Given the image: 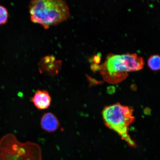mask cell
Wrapping results in <instances>:
<instances>
[{"label": "cell", "mask_w": 160, "mask_h": 160, "mask_svg": "<svg viewBox=\"0 0 160 160\" xmlns=\"http://www.w3.org/2000/svg\"><path fill=\"white\" fill-rule=\"evenodd\" d=\"M41 148L31 142H21L12 133L0 140V160H42Z\"/></svg>", "instance_id": "3"}, {"label": "cell", "mask_w": 160, "mask_h": 160, "mask_svg": "<svg viewBox=\"0 0 160 160\" xmlns=\"http://www.w3.org/2000/svg\"><path fill=\"white\" fill-rule=\"evenodd\" d=\"M148 65L150 69L153 71H158L160 68V57L155 54L150 56L148 59Z\"/></svg>", "instance_id": "7"}, {"label": "cell", "mask_w": 160, "mask_h": 160, "mask_svg": "<svg viewBox=\"0 0 160 160\" xmlns=\"http://www.w3.org/2000/svg\"><path fill=\"white\" fill-rule=\"evenodd\" d=\"M133 109L119 103L106 107L102 115L107 127L117 132L130 147H137L135 142L128 135L129 127L135 119Z\"/></svg>", "instance_id": "4"}, {"label": "cell", "mask_w": 160, "mask_h": 160, "mask_svg": "<svg viewBox=\"0 0 160 160\" xmlns=\"http://www.w3.org/2000/svg\"><path fill=\"white\" fill-rule=\"evenodd\" d=\"M42 129L48 132L57 131L60 126L58 119L51 112H47L42 116L40 122Z\"/></svg>", "instance_id": "6"}, {"label": "cell", "mask_w": 160, "mask_h": 160, "mask_svg": "<svg viewBox=\"0 0 160 160\" xmlns=\"http://www.w3.org/2000/svg\"><path fill=\"white\" fill-rule=\"evenodd\" d=\"M91 69L93 71H100L101 69V65H98V64L93 63L91 65Z\"/></svg>", "instance_id": "10"}, {"label": "cell", "mask_w": 160, "mask_h": 160, "mask_svg": "<svg viewBox=\"0 0 160 160\" xmlns=\"http://www.w3.org/2000/svg\"><path fill=\"white\" fill-rule=\"evenodd\" d=\"M29 8L31 21L45 29L59 24L71 15L68 6L64 1L35 0L30 2Z\"/></svg>", "instance_id": "1"}, {"label": "cell", "mask_w": 160, "mask_h": 160, "mask_svg": "<svg viewBox=\"0 0 160 160\" xmlns=\"http://www.w3.org/2000/svg\"><path fill=\"white\" fill-rule=\"evenodd\" d=\"M144 65L143 58L137 53H110L105 62L101 65L100 71L106 81L116 83L124 79L127 77L128 72L142 69Z\"/></svg>", "instance_id": "2"}, {"label": "cell", "mask_w": 160, "mask_h": 160, "mask_svg": "<svg viewBox=\"0 0 160 160\" xmlns=\"http://www.w3.org/2000/svg\"><path fill=\"white\" fill-rule=\"evenodd\" d=\"M93 60L95 63L98 64L101 61V53H98V55L94 56Z\"/></svg>", "instance_id": "9"}, {"label": "cell", "mask_w": 160, "mask_h": 160, "mask_svg": "<svg viewBox=\"0 0 160 160\" xmlns=\"http://www.w3.org/2000/svg\"><path fill=\"white\" fill-rule=\"evenodd\" d=\"M8 17V12L7 9L3 6L0 5V25L7 23Z\"/></svg>", "instance_id": "8"}, {"label": "cell", "mask_w": 160, "mask_h": 160, "mask_svg": "<svg viewBox=\"0 0 160 160\" xmlns=\"http://www.w3.org/2000/svg\"><path fill=\"white\" fill-rule=\"evenodd\" d=\"M31 102L38 110L48 109L51 105L52 98L46 90H38L32 98Z\"/></svg>", "instance_id": "5"}]
</instances>
